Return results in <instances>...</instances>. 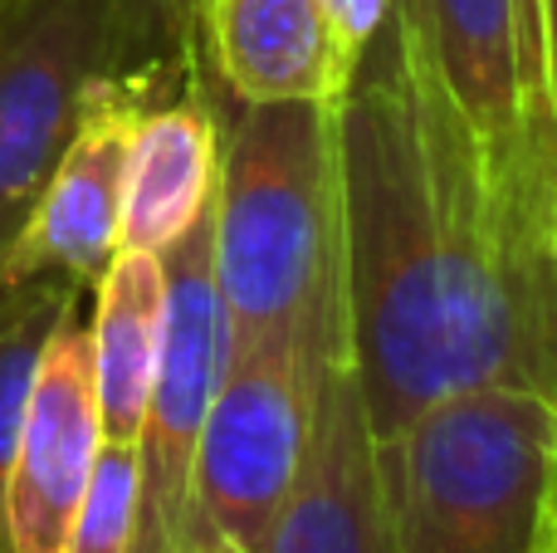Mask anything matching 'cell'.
<instances>
[{"label":"cell","mask_w":557,"mask_h":553,"mask_svg":"<svg viewBox=\"0 0 557 553\" xmlns=\"http://www.w3.org/2000/svg\"><path fill=\"white\" fill-rule=\"evenodd\" d=\"M74 304H78L74 284H54V280L0 290V553H10L5 490H10V466H15L29 392H35V372L45 362V348L54 339L59 319Z\"/></svg>","instance_id":"4fadbf2b"},{"label":"cell","mask_w":557,"mask_h":553,"mask_svg":"<svg viewBox=\"0 0 557 553\" xmlns=\"http://www.w3.org/2000/svg\"><path fill=\"white\" fill-rule=\"evenodd\" d=\"M215 206V201H211ZM166 265V333L152 402L137 431V515L127 553H186L196 451L225 378L231 323L215 284L211 211L162 255Z\"/></svg>","instance_id":"5b68a950"},{"label":"cell","mask_w":557,"mask_h":553,"mask_svg":"<svg viewBox=\"0 0 557 553\" xmlns=\"http://www.w3.org/2000/svg\"><path fill=\"white\" fill-rule=\"evenodd\" d=\"M221 103L201 84L137 113L123 186V250L166 255L215 201Z\"/></svg>","instance_id":"8fae6325"},{"label":"cell","mask_w":557,"mask_h":553,"mask_svg":"<svg viewBox=\"0 0 557 553\" xmlns=\"http://www.w3.org/2000/svg\"><path fill=\"white\" fill-rule=\"evenodd\" d=\"M548 553H557V539H553V544H548Z\"/></svg>","instance_id":"d6986e66"},{"label":"cell","mask_w":557,"mask_h":553,"mask_svg":"<svg viewBox=\"0 0 557 553\" xmlns=\"http://www.w3.org/2000/svg\"><path fill=\"white\" fill-rule=\"evenodd\" d=\"M113 74V0H0V260Z\"/></svg>","instance_id":"8992f818"},{"label":"cell","mask_w":557,"mask_h":553,"mask_svg":"<svg viewBox=\"0 0 557 553\" xmlns=\"http://www.w3.org/2000/svg\"><path fill=\"white\" fill-rule=\"evenodd\" d=\"M421 15H425V0H392V20H401V25L421 29Z\"/></svg>","instance_id":"ac0fdd59"},{"label":"cell","mask_w":557,"mask_h":553,"mask_svg":"<svg viewBox=\"0 0 557 553\" xmlns=\"http://www.w3.org/2000/svg\"><path fill=\"white\" fill-rule=\"evenodd\" d=\"M333 137L347 333L376 441L470 388L557 402V255L421 29L386 20L333 103Z\"/></svg>","instance_id":"6da1fadb"},{"label":"cell","mask_w":557,"mask_h":553,"mask_svg":"<svg viewBox=\"0 0 557 553\" xmlns=\"http://www.w3.org/2000/svg\"><path fill=\"white\" fill-rule=\"evenodd\" d=\"M396 553H548L557 539V402L470 388L376 441Z\"/></svg>","instance_id":"3957f363"},{"label":"cell","mask_w":557,"mask_h":553,"mask_svg":"<svg viewBox=\"0 0 557 553\" xmlns=\"http://www.w3.org/2000/svg\"><path fill=\"white\" fill-rule=\"evenodd\" d=\"M98 304L88 319L94 339V382L103 411V441L137 446L147 402H152L157 362L166 333V265L152 250H117L103 280L94 284Z\"/></svg>","instance_id":"7c38bea8"},{"label":"cell","mask_w":557,"mask_h":553,"mask_svg":"<svg viewBox=\"0 0 557 553\" xmlns=\"http://www.w3.org/2000/svg\"><path fill=\"white\" fill-rule=\"evenodd\" d=\"M308 431V333L231 343L196 451L186 553H264Z\"/></svg>","instance_id":"277c9868"},{"label":"cell","mask_w":557,"mask_h":553,"mask_svg":"<svg viewBox=\"0 0 557 553\" xmlns=\"http://www.w3.org/2000/svg\"><path fill=\"white\" fill-rule=\"evenodd\" d=\"M318 10H323V25L337 45V59L357 74L362 54L392 20V0H318Z\"/></svg>","instance_id":"2e32d148"},{"label":"cell","mask_w":557,"mask_h":553,"mask_svg":"<svg viewBox=\"0 0 557 553\" xmlns=\"http://www.w3.org/2000/svg\"><path fill=\"white\" fill-rule=\"evenodd\" d=\"M206 0H113V74L152 98L172 84H201Z\"/></svg>","instance_id":"5bb4252c"},{"label":"cell","mask_w":557,"mask_h":553,"mask_svg":"<svg viewBox=\"0 0 557 553\" xmlns=\"http://www.w3.org/2000/svg\"><path fill=\"white\" fill-rule=\"evenodd\" d=\"M147 103H157V98L123 84V78L98 84L69 152L59 157L35 211L25 216L20 235L0 260V290L39 280L88 290L103 280L113 255L123 250L127 147H133L137 113Z\"/></svg>","instance_id":"ba28073f"},{"label":"cell","mask_w":557,"mask_h":553,"mask_svg":"<svg viewBox=\"0 0 557 553\" xmlns=\"http://www.w3.org/2000/svg\"><path fill=\"white\" fill-rule=\"evenodd\" d=\"M264 553H396L376 480V431L352 362L343 274L308 323V431Z\"/></svg>","instance_id":"52a82bcc"},{"label":"cell","mask_w":557,"mask_h":553,"mask_svg":"<svg viewBox=\"0 0 557 553\" xmlns=\"http://www.w3.org/2000/svg\"><path fill=\"white\" fill-rule=\"evenodd\" d=\"M543 10V39H548V69H553V88H557V0H539Z\"/></svg>","instance_id":"e0dca14e"},{"label":"cell","mask_w":557,"mask_h":553,"mask_svg":"<svg viewBox=\"0 0 557 553\" xmlns=\"http://www.w3.org/2000/svg\"><path fill=\"white\" fill-rule=\"evenodd\" d=\"M231 343H294L343 274L333 103H235L221 113L211 206Z\"/></svg>","instance_id":"7a4b0ae2"},{"label":"cell","mask_w":557,"mask_h":553,"mask_svg":"<svg viewBox=\"0 0 557 553\" xmlns=\"http://www.w3.org/2000/svg\"><path fill=\"white\" fill-rule=\"evenodd\" d=\"M201 59L231 103H337L352 84L318 0H206Z\"/></svg>","instance_id":"30bf717a"},{"label":"cell","mask_w":557,"mask_h":553,"mask_svg":"<svg viewBox=\"0 0 557 553\" xmlns=\"http://www.w3.org/2000/svg\"><path fill=\"white\" fill-rule=\"evenodd\" d=\"M137 515V446L103 441L88 476L84 505H78L69 553H127Z\"/></svg>","instance_id":"9a60e30c"},{"label":"cell","mask_w":557,"mask_h":553,"mask_svg":"<svg viewBox=\"0 0 557 553\" xmlns=\"http://www.w3.org/2000/svg\"><path fill=\"white\" fill-rule=\"evenodd\" d=\"M553 255H557V235H553Z\"/></svg>","instance_id":"ffe728a7"},{"label":"cell","mask_w":557,"mask_h":553,"mask_svg":"<svg viewBox=\"0 0 557 553\" xmlns=\"http://www.w3.org/2000/svg\"><path fill=\"white\" fill-rule=\"evenodd\" d=\"M103 451V411L94 382V339L69 309L59 319L20 427L5 490L10 553H69L78 505Z\"/></svg>","instance_id":"9c48e42d"}]
</instances>
